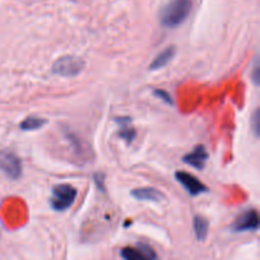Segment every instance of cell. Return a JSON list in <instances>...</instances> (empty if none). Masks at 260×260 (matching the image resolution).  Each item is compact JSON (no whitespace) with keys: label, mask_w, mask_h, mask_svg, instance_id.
Returning a JSON list of instances; mask_svg holds the SVG:
<instances>
[{"label":"cell","mask_w":260,"mask_h":260,"mask_svg":"<svg viewBox=\"0 0 260 260\" xmlns=\"http://www.w3.org/2000/svg\"><path fill=\"white\" fill-rule=\"evenodd\" d=\"M190 10L192 0H170L160 12V22L164 27H178L187 19Z\"/></svg>","instance_id":"1"},{"label":"cell","mask_w":260,"mask_h":260,"mask_svg":"<svg viewBox=\"0 0 260 260\" xmlns=\"http://www.w3.org/2000/svg\"><path fill=\"white\" fill-rule=\"evenodd\" d=\"M78 190L70 184H57L52 188L50 205L57 212H62L70 208L75 201Z\"/></svg>","instance_id":"2"},{"label":"cell","mask_w":260,"mask_h":260,"mask_svg":"<svg viewBox=\"0 0 260 260\" xmlns=\"http://www.w3.org/2000/svg\"><path fill=\"white\" fill-rule=\"evenodd\" d=\"M84 68V61L75 56H63L56 60L52 65V73L56 75L73 78L80 74Z\"/></svg>","instance_id":"3"},{"label":"cell","mask_w":260,"mask_h":260,"mask_svg":"<svg viewBox=\"0 0 260 260\" xmlns=\"http://www.w3.org/2000/svg\"><path fill=\"white\" fill-rule=\"evenodd\" d=\"M0 170L8 178L15 180L22 175V162L15 154L3 150L0 151Z\"/></svg>","instance_id":"4"},{"label":"cell","mask_w":260,"mask_h":260,"mask_svg":"<svg viewBox=\"0 0 260 260\" xmlns=\"http://www.w3.org/2000/svg\"><path fill=\"white\" fill-rule=\"evenodd\" d=\"M259 229V215L255 210H248L241 213L235 222L231 225L234 233H245V231H256Z\"/></svg>","instance_id":"5"},{"label":"cell","mask_w":260,"mask_h":260,"mask_svg":"<svg viewBox=\"0 0 260 260\" xmlns=\"http://www.w3.org/2000/svg\"><path fill=\"white\" fill-rule=\"evenodd\" d=\"M123 260H156V253L151 246L139 244L137 246H126L121 250Z\"/></svg>","instance_id":"6"},{"label":"cell","mask_w":260,"mask_h":260,"mask_svg":"<svg viewBox=\"0 0 260 260\" xmlns=\"http://www.w3.org/2000/svg\"><path fill=\"white\" fill-rule=\"evenodd\" d=\"M175 179L178 180V183L183 185L185 190L189 193L190 196H200L202 193L207 192V187H206L203 183H201L194 175L189 174V173L185 172H177L175 173Z\"/></svg>","instance_id":"7"},{"label":"cell","mask_w":260,"mask_h":260,"mask_svg":"<svg viewBox=\"0 0 260 260\" xmlns=\"http://www.w3.org/2000/svg\"><path fill=\"white\" fill-rule=\"evenodd\" d=\"M207 160L208 152L203 145H197V146L193 149L192 152L184 155V157H183V161H184L185 164L190 165V167L196 168V169L198 170H202L203 168H205Z\"/></svg>","instance_id":"8"},{"label":"cell","mask_w":260,"mask_h":260,"mask_svg":"<svg viewBox=\"0 0 260 260\" xmlns=\"http://www.w3.org/2000/svg\"><path fill=\"white\" fill-rule=\"evenodd\" d=\"M132 197L139 201H152V202H160L164 200V194L155 188H137L131 192Z\"/></svg>","instance_id":"9"},{"label":"cell","mask_w":260,"mask_h":260,"mask_svg":"<svg viewBox=\"0 0 260 260\" xmlns=\"http://www.w3.org/2000/svg\"><path fill=\"white\" fill-rule=\"evenodd\" d=\"M116 122L121 126L118 136L121 139L126 140L128 144H131L135 137H136V129L131 126V118H128V117H118V118H116Z\"/></svg>","instance_id":"10"},{"label":"cell","mask_w":260,"mask_h":260,"mask_svg":"<svg viewBox=\"0 0 260 260\" xmlns=\"http://www.w3.org/2000/svg\"><path fill=\"white\" fill-rule=\"evenodd\" d=\"M175 55V46H169V47L165 48L164 51L159 53L156 57L154 58L151 63H150V70H159V69L164 68Z\"/></svg>","instance_id":"11"},{"label":"cell","mask_w":260,"mask_h":260,"mask_svg":"<svg viewBox=\"0 0 260 260\" xmlns=\"http://www.w3.org/2000/svg\"><path fill=\"white\" fill-rule=\"evenodd\" d=\"M193 228H194L196 238L197 240L203 241L207 238L208 234V221L207 218H205L203 216H196L194 221H193Z\"/></svg>","instance_id":"12"},{"label":"cell","mask_w":260,"mask_h":260,"mask_svg":"<svg viewBox=\"0 0 260 260\" xmlns=\"http://www.w3.org/2000/svg\"><path fill=\"white\" fill-rule=\"evenodd\" d=\"M47 123V119L41 118V117H35L30 116L27 117L25 119H23L20 122L19 127L22 131H36V129H40L41 127H43Z\"/></svg>","instance_id":"13"},{"label":"cell","mask_w":260,"mask_h":260,"mask_svg":"<svg viewBox=\"0 0 260 260\" xmlns=\"http://www.w3.org/2000/svg\"><path fill=\"white\" fill-rule=\"evenodd\" d=\"M251 127H253L254 134L258 136L259 129H260V112L259 109H256L253 114V118H251Z\"/></svg>","instance_id":"14"},{"label":"cell","mask_w":260,"mask_h":260,"mask_svg":"<svg viewBox=\"0 0 260 260\" xmlns=\"http://www.w3.org/2000/svg\"><path fill=\"white\" fill-rule=\"evenodd\" d=\"M154 94L156 96H159V99H161L162 102H165L167 104H173V99L170 96V94L168 91L161 90V89H155Z\"/></svg>","instance_id":"15"},{"label":"cell","mask_w":260,"mask_h":260,"mask_svg":"<svg viewBox=\"0 0 260 260\" xmlns=\"http://www.w3.org/2000/svg\"><path fill=\"white\" fill-rule=\"evenodd\" d=\"M259 66H258V63H256L255 65V68H254V73H253V80H254V83L255 84H258L259 83Z\"/></svg>","instance_id":"16"}]
</instances>
